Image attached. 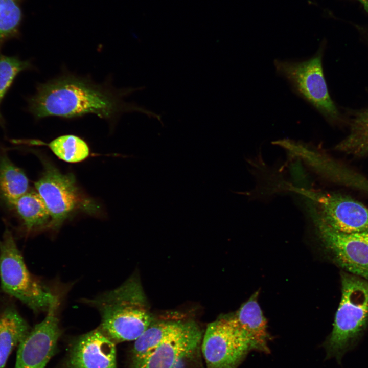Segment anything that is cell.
<instances>
[{
	"mask_svg": "<svg viewBox=\"0 0 368 368\" xmlns=\"http://www.w3.org/2000/svg\"><path fill=\"white\" fill-rule=\"evenodd\" d=\"M123 95L88 78L65 74L39 85L29 99V110L36 119H72L93 114L113 121L122 113L136 109L123 100Z\"/></svg>",
	"mask_w": 368,
	"mask_h": 368,
	"instance_id": "obj_1",
	"label": "cell"
},
{
	"mask_svg": "<svg viewBox=\"0 0 368 368\" xmlns=\"http://www.w3.org/2000/svg\"><path fill=\"white\" fill-rule=\"evenodd\" d=\"M57 295L45 318L30 330L18 347L14 368H45L55 351L60 335Z\"/></svg>",
	"mask_w": 368,
	"mask_h": 368,
	"instance_id": "obj_10",
	"label": "cell"
},
{
	"mask_svg": "<svg viewBox=\"0 0 368 368\" xmlns=\"http://www.w3.org/2000/svg\"><path fill=\"white\" fill-rule=\"evenodd\" d=\"M114 342L99 327L80 336L71 351L70 368H117Z\"/></svg>",
	"mask_w": 368,
	"mask_h": 368,
	"instance_id": "obj_11",
	"label": "cell"
},
{
	"mask_svg": "<svg viewBox=\"0 0 368 368\" xmlns=\"http://www.w3.org/2000/svg\"><path fill=\"white\" fill-rule=\"evenodd\" d=\"M20 0H0V45L15 32L21 20Z\"/></svg>",
	"mask_w": 368,
	"mask_h": 368,
	"instance_id": "obj_20",
	"label": "cell"
},
{
	"mask_svg": "<svg viewBox=\"0 0 368 368\" xmlns=\"http://www.w3.org/2000/svg\"><path fill=\"white\" fill-rule=\"evenodd\" d=\"M190 323L167 321L151 325L135 340L132 350V368L136 367L164 341L183 331Z\"/></svg>",
	"mask_w": 368,
	"mask_h": 368,
	"instance_id": "obj_14",
	"label": "cell"
},
{
	"mask_svg": "<svg viewBox=\"0 0 368 368\" xmlns=\"http://www.w3.org/2000/svg\"><path fill=\"white\" fill-rule=\"evenodd\" d=\"M31 66L28 61L0 55V104L16 76ZM4 125V119L0 112V125L3 127Z\"/></svg>",
	"mask_w": 368,
	"mask_h": 368,
	"instance_id": "obj_21",
	"label": "cell"
},
{
	"mask_svg": "<svg viewBox=\"0 0 368 368\" xmlns=\"http://www.w3.org/2000/svg\"><path fill=\"white\" fill-rule=\"evenodd\" d=\"M10 208L15 210L28 233L50 225V215L42 199L36 192L28 191L14 202Z\"/></svg>",
	"mask_w": 368,
	"mask_h": 368,
	"instance_id": "obj_16",
	"label": "cell"
},
{
	"mask_svg": "<svg viewBox=\"0 0 368 368\" xmlns=\"http://www.w3.org/2000/svg\"><path fill=\"white\" fill-rule=\"evenodd\" d=\"M27 321L13 306L0 312V368H4L8 358L29 333Z\"/></svg>",
	"mask_w": 368,
	"mask_h": 368,
	"instance_id": "obj_15",
	"label": "cell"
},
{
	"mask_svg": "<svg viewBox=\"0 0 368 368\" xmlns=\"http://www.w3.org/2000/svg\"><path fill=\"white\" fill-rule=\"evenodd\" d=\"M256 292L238 310L234 317L248 336L252 350L269 353L267 321L257 301Z\"/></svg>",
	"mask_w": 368,
	"mask_h": 368,
	"instance_id": "obj_13",
	"label": "cell"
},
{
	"mask_svg": "<svg viewBox=\"0 0 368 368\" xmlns=\"http://www.w3.org/2000/svg\"><path fill=\"white\" fill-rule=\"evenodd\" d=\"M309 213L318 237L334 262L345 272L368 281V232H340Z\"/></svg>",
	"mask_w": 368,
	"mask_h": 368,
	"instance_id": "obj_7",
	"label": "cell"
},
{
	"mask_svg": "<svg viewBox=\"0 0 368 368\" xmlns=\"http://www.w3.org/2000/svg\"><path fill=\"white\" fill-rule=\"evenodd\" d=\"M309 200V211L337 231L368 232V208L339 194L301 190Z\"/></svg>",
	"mask_w": 368,
	"mask_h": 368,
	"instance_id": "obj_8",
	"label": "cell"
},
{
	"mask_svg": "<svg viewBox=\"0 0 368 368\" xmlns=\"http://www.w3.org/2000/svg\"><path fill=\"white\" fill-rule=\"evenodd\" d=\"M35 187L49 212V225L53 229L59 228L81 204L74 176L63 174L50 164H45Z\"/></svg>",
	"mask_w": 368,
	"mask_h": 368,
	"instance_id": "obj_9",
	"label": "cell"
},
{
	"mask_svg": "<svg viewBox=\"0 0 368 368\" xmlns=\"http://www.w3.org/2000/svg\"><path fill=\"white\" fill-rule=\"evenodd\" d=\"M201 349L206 368H237L252 350L248 336L234 317L209 324Z\"/></svg>",
	"mask_w": 368,
	"mask_h": 368,
	"instance_id": "obj_6",
	"label": "cell"
},
{
	"mask_svg": "<svg viewBox=\"0 0 368 368\" xmlns=\"http://www.w3.org/2000/svg\"><path fill=\"white\" fill-rule=\"evenodd\" d=\"M321 47L311 58L302 61L275 60L277 72L285 78L294 90L313 106L328 121L336 123L340 113L331 99L322 66Z\"/></svg>",
	"mask_w": 368,
	"mask_h": 368,
	"instance_id": "obj_5",
	"label": "cell"
},
{
	"mask_svg": "<svg viewBox=\"0 0 368 368\" xmlns=\"http://www.w3.org/2000/svg\"><path fill=\"white\" fill-rule=\"evenodd\" d=\"M0 280L4 292L36 313L47 311L56 296L30 272L8 228L0 239Z\"/></svg>",
	"mask_w": 368,
	"mask_h": 368,
	"instance_id": "obj_4",
	"label": "cell"
},
{
	"mask_svg": "<svg viewBox=\"0 0 368 368\" xmlns=\"http://www.w3.org/2000/svg\"><path fill=\"white\" fill-rule=\"evenodd\" d=\"M48 146L59 158L68 163L80 162L89 154L87 143L81 138L73 134L59 136L52 141Z\"/></svg>",
	"mask_w": 368,
	"mask_h": 368,
	"instance_id": "obj_19",
	"label": "cell"
},
{
	"mask_svg": "<svg viewBox=\"0 0 368 368\" xmlns=\"http://www.w3.org/2000/svg\"><path fill=\"white\" fill-rule=\"evenodd\" d=\"M201 338L199 327L191 321L183 331L162 342L135 368H176L197 350Z\"/></svg>",
	"mask_w": 368,
	"mask_h": 368,
	"instance_id": "obj_12",
	"label": "cell"
},
{
	"mask_svg": "<svg viewBox=\"0 0 368 368\" xmlns=\"http://www.w3.org/2000/svg\"><path fill=\"white\" fill-rule=\"evenodd\" d=\"M341 297L331 334L324 343L326 358L339 362L358 339L368 324V281L341 273Z\"/></svg>",
	"mask_w": 368,
	"mask_h": 368,
	"instance_id": "obj_3",
	"label": "cell"
},
{
	"mask_svg": "<svg viewBox=\"0 0 368 368\" xmlns=\"http://www.w3.org/2000/svg\"><path fill=\"white\" fill-rule=\"evenodd\" d=\"M335 149L355 155H368V109L356 115L348 134Z\"/></svg>",
	"mask_w": 368,
	"mask_h": 368,
	"instance_id": "obj_18",
	"label": "cell"
},
{
	"mask_svg": "<svg viewBox=\"0 0 368 368\" xmlns=\"http://www.w3.org/2000/svg\"><path fill=\"white\" fill-rule=\"evenodd\" d=\"M29 181L24 171L7 154L0 155V199L9 206L28 191Z\"/></svg>",
	"mask_w": 368,
	"mask_h": 368,
	"instance_id": "obj_17",
	"label": "cell"
},
{
	"mask_svg": "<svg viewBox=\"0 0 368 368\" xmlns=\"http://www.w3.org/2000/svg\"><path fill=\"white\" fill-rule=\"evenodd\" d=\"M99 310V328L114 342L136 340L151 325L141 286L129 279L119 287L88 301Z\"/></svg>",
	"mask_w": 368,
	"mask_h": 368,
	"instance_id": "obj_2",
	"label": "cell"
},
{
	"mask_svg": "<svg viewBox=\"0 0 368 368\" xmlns=\"http://www.w3.org/2000/svg\"><path fill=\"white\" fill-rule=\"evenodd\" d=\"M362 4L364 10L368 12V0H357Z\"/></svg>",
	"mask_w": 368,
	"mask_h": 368,
	"instance_id": "obj_22",
	"label": "cell"
}]
</instances>
